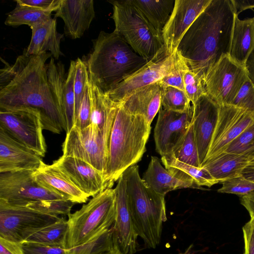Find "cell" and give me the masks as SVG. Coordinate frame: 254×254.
I'll use <instances>...</instances> for the list:
<instances>
[{"label":"cell","instance_id":"d6986e66","mask_svg":"<svg viewBox=\"0 0 254 254\" xmlns=\"http://www.w3.org/2000/svg\"><path fill=\"white\" fill-rule=\"evenodd\" d=\"M44 163L40 156L0 127V173L36 171Z\"/></svg>","mask_w":254,"mask_h":254},{"label":"cell","instance_id":"f6af8a7d","mask_svg":"<svg viewBox=\"0 0 254 254\" xmlns=\"http://www.w3.org/2000/svg\"><path fill=\"white\" fill-rule=\"evenodd\" d=\"M16 3L44 11H56L61 0H16Z\"/></svg>","mask_w":254,"mask_h":254},{"label":"cell","instance_id":"ab89813d","mask_svg":"<svg viewBox=\"0 0 254 254\" xmlns=\"http://www.w3.org/2000/svg\"><path fill=\"white\" fill-rule=\"evenodd\" d=\"M178 60L175 68L158 82L161 86L173 87L184 91V75L189 67L181 54L178 52Z\"/></svg>","mask_w":254,"mask_h":254},{"label":"cell","instance_id":"30bf717a","mask_svg":"<svg viewBox=\"0 0 254 254\" xmlns=\"http://www.w3.org/2000/svg\"><path fill=\"white\" fill-rule=\"evenodd\" d=\"M248 77L246 66L238 64L229 55L224 56L205 77L206 94L219 106L232 105Z\"/></svg>","mask_w":254,"mask_h":254},{"label":"cell","instance_id":"44dd1931","mask_svg":"<svg viewBox=\"0 0 254 254\" xmlns=\"http://www.w3.org/2000/svg\"><path fill=\"white\" fill-rule=\"evenodd\" d=\"M95 15L93 0H61L55 17L63 20L65 35L76 39L89 28Z\"/></svg>","mask_w":254,"mask_h":254},{"label":"cell","instance_id":"e0dca14e","mask_svg":"<svg viewBox=\"0 0 254 254\" xmlns=\"http://www.w3.org/2000/svg\"><path fill=\"white\" fill-rule=\"evenodd\" d=\"M192 107L185 112L167 110L161 106L154 130L156 150L161 156L172 153L192 120Z\"/></svg>","mask_w":254,"mask_h":254},{"label":"cell","instance_id":"1f68e13d","mask_svg":"<svg viewBox=\"0 0 254 254\" xmlns=\"http://www.w3.org/2000/svg\"><path fill=\"white\" fill-rule=\"evenodd\" d=\"M75 74V60L71 61L63 91L62 109L65 120L67 131L69 132L75 122V99L74 82Z\"/></svg>","mask_w":254,"mask_h":254},{"label":"cell","instance_id":"9a60e30c","mask_svg":"<svg viewBox=\"0 0 254 254\" xmlns=\"http://www.w3.org/2000/svg\"><path fill=\"white\" fill-rule=\"evenodd\" d=\"M211 0H175L171 16L162 31L164 46L169 55L177 50L183 36Z\"/></svg>","mask_w":254,"mask_h":254},{"label":"cell","instance_id":"7bdbcfd3","mask_svg":"<svg viewBox=\"0 0 254 254\" xmlns=\"http://www.w3.org/2000/svg\"><path fill=\"white\" fill-rule=\"evenodd\" d=\"M91 113V100L88 79L84 96L76 117L74 126L80 128L89 126L90 125Z\"/></svg>","mask_w":254,"mask_h":254},{"label":"cell","instance_id":"277c9868","mask_svg":"<svg viewBox=\"0 0 254 254\" xmlns=\"http://www.w3.org/2000/svg\"><path fill=\"white\" fill-rule=\"evenodd\" d=\"M117 105L104 174L108 188H112L127 168L141 160L151 130L143 116L132 114L122 104Z\"/></svg>","mask_w":254,"mask_h":254},{"label":"cell","instance_id":"f907efd6","mask_svg":"<svg viewBox=\"0 0 254 254\" xmlns=\"http://www.w3.org/2000/svg\"><path fill=\"white\" fill-rule=\"evenodd\" d=\"M246 67L249 77L254 83V50L246 63Z\"/></svg>","mask_w":254,"mask_h":254},{"label":"cell","instance_id":"74e56055","mask_svg":"<svg viewBox=\"0 0 254 254\" xmlns=\"http://www.w3.org/2000/svg\"><path fill=\"white\" fill-rule=\"evenodd\" d=\"M184 85L185 92L192 105L202 96L206 94L203 80L190 68L185 73Z\"/></svg>","mask_w":254,"mask_h":254},{"label":"cell","instance_id":"484cf974","mask_svg":"<svg viewBox=\"0 0 254 254\" xmlns=\"http://www.w3.org/2000/svg\"><path fill=\"white\" fill-rule=\"evenodd\" d=\"M251 161L244 154L224 152L205 160L201 167L206 169L219 183H222L241 175Z\"/></svg>","mask_w":254,"mask_h":254},{"label":"cell","instance_id":"816d5d0a","mask_svg":"<svg viewBox=\"0 0 254 254\" xmlns=\"http://www.w3.org/2000/svg\"><path fill=\"white\" fill-rule=\"evenodd\" d=\"M242 175L246 178L254 182V159L244 169Z\"/></svg>","mask_w":254,"mask_h":254},{"label":"cell","instance_id":"681fc988","mask_svg":"<svg viewBox=\"0 0 254 254\" xmlns=\"http://www.w3.org/2000/svg\"><path fill=\"white\" fill-rule=\"evenodd\" d=\"M241 202L248 211L251 219L254 221V191L242 196Z\"/></svg>","mask_w":254,"mask_h":254},{"label":"cell","instance_id":"8fae6325","mask_svg":"<svg viewBox=\"0 0 254 254\" xmlns=\"http://www.w3.org/2000/svg\"><path fill=\"white\" fill-rule=\"evenodd\" d=\"M178 53L168 54L164 46L145 65L105 93L117 104H122L130 95L150 84L158 82L175 68Z\"/></svg>","mask_w":254,"mask_h":254},{"label":"cell","instance_id":"db71d44e","mask_svg":"<svg viewBox=\"0 0 254 254\" xmlns=\"http://www.w3.org/2000/svg\"><path fill=\"white\" fill-rule=\"evenodd\" d=\"M192 246H190L187 250L184 253H181L180 254H191V251H192Z\"/></svg>","mask_w":254,"mask_h":254},{"label":"cell","instance_id":"d6a6232c","mask_svg":"<svg viewBox=\"0 0 254 254\" xmlns=\"http://www.w3.org/2000/svg\"><path fill=\"white\" fill-rule=\"evenodd\" d=\"M172 153L181 162L200 167L192 122L185 135L174 147Z\"/></svg>","mask_w":254,"mask_h":254},{"label":"cell","instance_id":"7402d4cb","mask_svg":"<svg viewBox=\"0 0 254 254\" xmlns=\"http://www.w3.org/2000/svg\"><path fill=\"white\" fill-rule=\"evenodd\" d=\"M33 176L40 185L74 203H85L89 198L54 162L51 165L44 163L34 172Z\"/></svg>","mask_w":254,"mask_h":254},{"label":"cell","instance_id":"60d3db41","mask_svg":"<svg viewBox=\"0 0 254 254\" xmlns=\"http://www.w3.org/2000/svg\"><path fill=\"white\" fill-rule=\"evenodd\" d=\"M232 105L254 116V83L249 77L241 87Z\"/></svg>","mask_w":254,"mask_h":254},{"label":"cell","instance_id":"bcb514c9","mask_svg":"<svg viewBox=\"0 0 254 254\" xmlns=\"http://www.w3.org/2000/svg\"><path fill=\"white\" fill-rule=\"evenodd\" d=\"M244 254H254V221L251 219L243 227Z\"/></svg>","mask_w":254,"mask_h":254},{"label":"cell","instance_id":"cb8c5ba5","mask_svg":"<svg viewBox=\"0 0 254 254\" xmlns=\"http://www.w3.org/2000/svg\"><path fill=\"white\" fill-rule=\"evenodd\" d=\"M121 104L130 113L143 116L151 126L161 106V86L156 82L142 88Z\"/></svg>","mask_w":254,"mask_h":254},{"label":"cell","instance_id":"e575fe53","mask_svg":"<svg viewBox=\"0 0 254 254\" xmlns=\"http://www.w3.org/2000/svg\"><path fill=\"white\" fill-rule=\"evenodd\" d=\"M74 202L66 199L43 200L28 203L26 206L39 212L52 216L65 215L68 216Z\"/></svg>","mask_w":254,"mask_h":254},{"label":"cell","instance_id":"2e32d148","mask_svg":"<svg viewBox=\"0 0 254 254\" xmlns=\"http://www.w3.org/2000/svg\"><path fill=\"white\" fill-rule=\"evenodd\" d=\"M126 180L122 175L114 189L116 215L113 225L114 249L121 254H135L137 251L138 237L131 217L126 190Z\"/></svg>","mask_w":254,"mask_h":254},{"label":"cell","instance_id":"5bb4252c","mask_svg":"<svg viewBox=\"0 0 254 254\" xmlns=\"http://www.w3.org/2000/svg\"><path fill=\"white\" fill-rule=\"evenodd\" d=\"M254 122V116L241 108L233 105L219 106L217 123L204 161L225 152Z\"/></svg>","mask_w":254,"mask_h":254},{"label":"cell","instance_id":"5b68a950","mask_svg":"<svg viewBox=\"0 0 254 254\" xmlns=\"http://www.w3.org/2000/svg\"><path fill=\"white\" fill-rule=\"evenodd\" d=\"M123 175L135 230L146 247L155 249L161 240L163 223L167 220L165 196L145 185L138 165L129 167Z\"/></svg>","mask_w":254,"mask_h":254},{"label":"cell","instance_id":"ac0fdd59","mask_svg":"<svg viewBox=\"0 0 254 254\" xmlns=\"http://www.w3.org/2000/svg\"><path fill=\"white\" fill-rule=\"evenodd\" d=\"M192 125L200 165L207 154L217 123L219 106L207 94L192 105Z\"/></svg>","mask_w":254,"mask_h":254},{"label":"cell","instance_id":"f35d334b","mask_svg":"<svg viewBox=\"0 0 254 254\" xmlns=\"http://www.w3.org/2000/svg\"><path fill=\"white\" fill-rule=\"evenodd\" d=\"M218 190L220 193L245 195L254 191V182L242 175L224 181Z\"/></svg>","mask_w":254,"mask_h":254},{"label":"cell","instance_id":"6da1fadb","mask_svg":"<svg viewBox=\"0 0 254 254\" xmlns=\"http://www.w3.org/2000/svg\"><path fill=\"white\" fill-rule=\"evenodd\" d=\"M47 52L18 56L12 64L0 70V110L32 111L37 113L43 129L55 133L66 132L60 100L47 74Z\"/></svg>","mask_w":254,"mask_h":254},{"label":"cell","instance_id":"ba28073f","mask_svg":"<svg viewBox=\"0 0 254 254\" xmlns=\"http://www.w3.org/2000/svg\"><path fill=\"white\" fill-rule=\"evenodd\" d=\"M59 216L44 214L26 206L0 200V237L22 244L43 228L58 221Z\"/></svg>","mask_w":254,"mask_h":254},{"label":"cell","instance_id":"d590c367","mask_svg":"<svg viewBox=\"0 0 254 254\" xmlns=\"http://www.w3.org/2000/svg\"><path fill=\"white\" fill-rule=\"evenodd\" d=\"M113 248L111 227L104 234L91 242L69 250L71 254H102Z\"/></svg>","mask_w":254,"mask_h":254},{"label":"cell","instance_id":"b9f144b4","mask_svg":"<svg viewBox=\"0 0 254 254\" xmlns=\"http://www.w3.org/2000/svg\"><path fill=\"white\" fill-rule=\"evenodd\" d=\"M254 147V122L228 146L225 152L242 153Z\"/></svg>","mask_w":254,"mask_h":254},{"label":"cell","instance_id":"d4e9b609","mask_svg":"<svg viewBox=\"0 0 254 254\" xmlns=\"http://www.w3.org/2000/svg\"><path fill=\"white\" fill-rule=\"evenodd\" d=\"M142 179L148 187L164 196L168 192L177 189L198 188L193 183L175 177L162 166L160 160L156 156L151 157Z\"/></svg>","mask_w":254,"mask_h":254},{"label":"cell","instance_id":"7a4b0ae2","mask_svg":"<svg viewBox=\"0 0 254 254\" xmlns=\"http://www.w3.org/2000/svg\"><path fill=\"white\" fill-rule=\"evenodd\" d=\"M235 16L231 0H211L178 47L190 69L203 81L211 67L229 55Z\"/></svg>","mask_w":254,"mask_h":254},{"label":"cell","instance_id":"3957f363","mask_svg":"<svg viewBox=\"0 0 254 254\" xmlns=\"http://www.w3.org/2000/svg\"><path fill=\"white\" fill-rule=\"evenodd\" d=\"M92 42L91 51L83 61L89 77L104 93L113 89L148 62L114 31H101Z\"/></svg>","mask_w":254,"mask_h":254},{"label":"cell","instance_id":"83f0119b","mask_svg":"<svg viewBox=\"0 0 254 254\" xmlns=\"http://www.w3.org/2000/svg\"><path fill=\"white\" fill-rule=\"evenodd\" d=\"M161 162L172 174L183 181L193 183L198 188H210L219 183L203 167H196L178 160L173 153L161 156Z\"/></svg>","mask_w":254,"mask_h":254},{"label":"cell","instance_id":"52a82bcc","mask_svg":"<svg viewBox=\"0 0 254 254\" xmlns=\"http://www.w3.org/2000/svg\"><path fill=\"white\" fill-rule=\"evenodd\" d=\"M113 5L114 32L148 61L164 46L160 36L131 0L109 1Z\"/></svg>","mask_w":254,"mask_h":254},{"label":"cell","instance_id":"f5cc1de1","mask_svg":"<svg viewBox=\"0 0 254 254\" xmlns=\"http://www.w3.org/2000/svg\"><path fill=\"white\" fill-rule=\"evenodd\" d=\"M102 254H121L119 252L115 249H113L110 251L104 253Z\"/></svg>","mask_w":254,"mask_h":254},{"label":"cell","instance_id":"603a6c76","mask_svg":"<svg viewBox=\"0 0 254 254\" xmlns=\"http://www.w3.org/2000/svg\"><path fill=\"white\" fill-rule=\"evenodd\" d=\"M30 28L31 40L23 54L40 55L49 51L55 60L63 55L61 50V42L64 35L58 32L55 18H51Z\"/></svg>","mask_w":254,"mask_h":254},{"label":"cell","instance_id":"ee69618b","mask_svg":"<svg viewBox=\"0 0 254 254\" xmlns=\"http://www.w3.org/2000/svg\"><path fill=\"white\" fill-rule=\"evenodd\" d=\"M21 244L24 254H71L67 249L27 242Z\"/></svg>","mask_w":254,"mask_h":254},{"label":"cell","instance_id":"7c38bea8","mask_svg":"<svg viewBox=\"0 0 254 254\" xmlns=\"http://www.w3.org/2000/svg\"><path fill=\"white\" fill-rule=\"evenodd\" d=\"M34 171L0 173V200L9 204L26 206L39 200L66 199L57 192L40 185L33 176Z\"/></svg>","mask_w":254,"mask_h":254},{"label":"cell","instance_id":"8992f818","mask_svg":"<svg viewBox=\"0 0 254 254\" xmlns=\"http://www.w3.org/2000/svg\"><path fill=\"white\" fill-rule=\"evenodd\" d=\"M116 215L114 189L107 188L68 216L66 249L85 245L104 234L113 225Z\"/></svg>","mask_w":254,"mask_h":254},{"label":"cell","instance_id":"f546056e","mask_svg":"<svg viewBox=\"0 0 254 254\" xmlns=\"http://www.w3.org/2000/svg\"><path fill=\"white\" fill-rule=\"evenodd\" d=\"M68 234L67 220L63 218L43 228L25 242L66 249Z\"/></svg>","mask_w":254,"mask_h":254},{"label":"cell","instance_id":"7dc6e473","mask_svg":"<svg viewBox=\"0 0 254 254\" xmlns=\"http://www.w3.org/2000/svg\"><path fill=\"white\" fill-rule=\"evenodd\" d=\"M0 254H24L21 244L0 237Z\"/></svg>","mask_w":254,"mask_h":254},{"label":"cell","instance_id":"c3c4849f","mask_svg":"<svg viewBox=\"0 0 254 254\" xmlns=\"http://www.w3.org/2000/svg\"><path fill=\"white\" fill-rule=\"evenodd\" d=\"M235 13L238 15L242 11L254 8V0H231Z\"/></svg>","mask_w":254,"mask_h":254},{"label":"cell","instance_id":"f1b7e54d","mask_svg":"<svg viewBox=\"0 0 254 254\" xmlns=\"http://www.w3.org/2000/svg\"><path fill=\"white\" fill-rule=\"evenodd\" d=\"M141 11L158 34L162 37V31L173 12L175 0H131Z\"/></svg>","mask_w":254,"mask_h":254},{"label":"cell","instance_id":"ffe728a7","mask_svg":"<svg viewBox=\"0 0 254 254\" xmlns=\"http://www.w3.org/2000/svg\"><path fill=\"white\" fill-rule=\"evenodd\" d=\"M53 162L89 197L108 188L103 174L82 160L62 155Z\"/></svg>","mask_w":254,"mask_h":254},{"label":"cell","instance_id":"4316f807","mask_svg":"<svg viewBox=\"0 0 254 254\" xmlns=\"http://www.w3.org/2000/svg\"><path fill=\"white\" fill-rule=\"evenodd\" d=\"M254 50V16L243 20L235 16L230 57L238 64L246 66Z\"/></svg>","mask_w":254,"mask_h":254},{"label":"cell","instance_id":"836d02e7","mask_svg":"<svg viewBox=\"0 0 254 254\" xmlns=\"http://www.w3.org/2000/svg\"><path fill=\"white\" fill-rule=\"evenodd\" d=\"M161 101L164 109L177 112H185L191 106L184 91L170 86H161Z\"/></svg>","mask_w":254,"mask_h":254},{"label":"cell","instance_id":"8d00e7d4","mask_svg":"<svg viewBox=\"0 0 254 254\" xmlns=\"http://www.w3.org/2000/svg\"><path fill=\"white\" fill-rule=\"evenodd\" d=\"M88 79V71L85 62L83 60L77 58L75 60V74L74 82L75 120L84 96Z\"/></svg>","mask_w":254,"mask_h":254},{"label":"cell","instance_id":"9c48e42d","mask_svg":"<svg viewBox=\"0 0 254 254\" xmlns=\"http://www.w3.org/2000/svg\"><path fill=\"white\" fill-rule=\"evenodd\" d=\"M110 132H102L91 125L80 128L73 126L66 133L63 155L79 158L101 173L105 171Z\"/></svg>","mask_w":254,"mask_h":254},{"label":"cell","instance_id":"4dcf8cb0","mask_svg":"<svg viewBox=\"0 0 254 254\" xmlns=\"http://www.w3.org/2000/svg\"><path fill=\"white\" fill-rule=\"evenodd\" d=\"M52 12L17 3L14 9L7 14L4 24L10 26L27 25L31 27L52 18Z\"/></svg>","mask_w":254,"mask_h":254},{"label":"cell","instance_id":"4fadbf2b","mask_svg":"<svg viewBox=\"0 0 254 254\" xmlns=\"http://www.w3.org/2000/svg\"><path fill=\"white\" fill-rule=\"evenodd\" d=\"M0 127L41 157L47 146L39 114L25 110H0Z\"/></svg>","mask_w":254,"mask_h":254}]
</instances>
